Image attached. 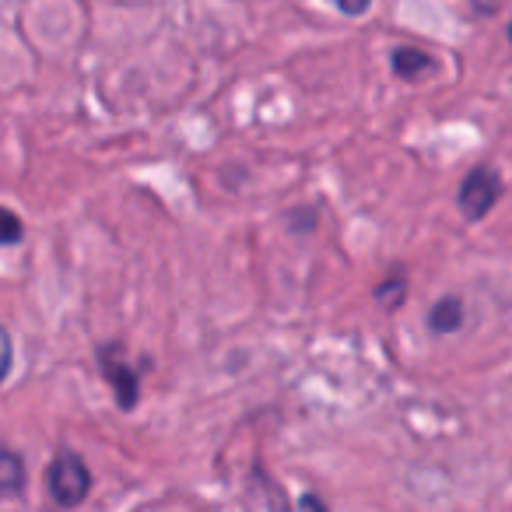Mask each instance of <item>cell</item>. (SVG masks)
Segmentation results:
<instances>
[{
    "instance_id": "1",
    "label": "cell",
    "mask_w": 512,
    "mask_h": 512,
    "mask_svg": "<svg viewBox=\"0 0 512 512\" xmlns=\"http://www.w3.org/2000/svg\"><path fill=\"white\" fill-rule=\"evenodd\" d=\"M46 488H50L53 502L64 505V509H74L92 491V470L78 453H60L46 467Z\"/></svg>"
},
{
    "instance_id": "2",
    "label": "cell",
    "mask_w": 512,
    "mask_h": 512,
    "mask_svg": "<svg viewBox=\"0 0 512 512\" xmlns=\"http://www.w3.org/2000/svg\"><path fill=\"white\" fill-rule=\"evenodd\" d=\"M502 197V176H498L491 165H477V169L467 172V179L460 183V193H456V204H460L463 218L467 221H481L491 214V207Z\"/></svg>"
},
{
    "instance_id": "3",
    "label": "cell",
    "mask_w": 512,
    "mask_h": 512,
    "mask_svg": "<svg viewBox=\"0 0 512 512\" xmlns=\"http://www.w3.org/2000/svg\"><path fill=\"white\" fill-rule=\"evenodd\" d=\"M99 365H102V376L113 383L120 407H123V411H130V407L137 404V397H141V379H137V372L123 362L120 344H102V348H99Z\"/></svg>"
},
{
    "instance_id": "4",
    "label": "cell",
    "mask_w": 512,
    "mask_h": 512,
    "mask_svg": "<svg viewBox=\"0 0 512 512\" xmlns=\"http://www.w3.org/2000/svg\"><path fill=\"white\" fill-rule=\"evenodd\" d=\"M390 64H393V74H397V78L414 81V78H421V74L432 71L435 60L428 57L425 50H418V46H397L393 57H390Z\"/></svg>"
},
{
    "instance_id": "5",
    "label": "cell",
    "mask_w": 512,
    "mask_h": 512,
    "mask_svg": "<svg viewBox=\"0 0 512 512\" xmlns=\"http://www.w3.org/2000/svg\"><path fill=\"white\" fill-rule=\"evenodd\" d=\"M428 327H432L435 334H456V330L463 327V302L456 299V295L439 299L428 309Z\"/></svg>"
},
{
    "instance_id": "6",
    "label": "cell",
    "mask_w": 512,
    "mask_h": 512,
    "mask_svg": "<svg viewBox=\"0 0 512 512\" xmlns=\"http://www.w3.org/2000/svg\"><path fill=\"white\" fill-rule=\"evenodd\" d=\"M25 491V463L11 449H0V498H15Z\"/></svg>"
},
{
    "instance_id": "7",
    "label": "cell",
    "mask_w": 512,
    "mask_h": 512,
    "mask_svg": "<svg viewBox=\"0 0 512 512\" xmlns=\"http://www.w3.org/2000/svg\"><path fill=\"white\" fill-rule=\"evenodd\" d=\"M22 232V218L15 211H8V207H0V246H15L22 239Z\"/></svg>"
},
{
    "instance_id": "8",
    "label": "cell",
    "mask_w": 512,
    "mask_h": 512,
    "mask_svg": "<svg viewBox=\"0 0 512 512\" xmlns=\"http://www.w3.org/2000/svg\"><path fill=\"white\" fill-rule=\"evenodd\" d=\"M376 299L383 302V306L397 309L400 302L407 299V281H404V278H390V281H383V285L376 288Z\"/></svg>"
},
{
    "instance_id": "9",
    "label": "cell",
    "mask_w": 512,
    "mask_h": 512,
    "mask_svg": "<svg viewBox=\"0 0 512 512\" xmlns=\"http://www.w3.org/2000/svg\"><path fill=\"white\" fill-rule=\"evenodd\" d=\"M11 362H15V348H11V334H8V327H0V386H4V379H8Z\"/></svg>"
},
{
    "instance_id": "10",
    "label": "cell",
    "mask_w": 512,
    "mask_h": 512,
    "mask_svg": "<svg viewBox=\"0 0 512 512\" xmlns=\"http://www.w3.org/2000/svg\"><path fill=\"white\" fill-rule=\"evenodd\" d=\"M369 4H372V0H337V8H341L344 15H351V18L365 15V11H369Z\"/></svg>"
},
{
    "instance_id": "11",
    "label": "cell",
    "mask_w": 512,
    "mask_h": 512,
    "mask_svg": "<svg viewBox=\"0 0 512 512\" xmlns=\"http://www.w3.org/2000/svg\"><path fill=\"white\" fill-rule=\"evenodd\" d=\"M299 505H302V509H327V502H323V498H316V495H302Z\"/></svg>"
},
{
    "instance_id": "12",
    "label": "cell",
    "mask_w": 512,
    "mask_h": 512,
    "mask_svg": "<svg viewBox=\"0 0 512 512\" xmlns=\"http://www.w3.org/2000/svg\"><path fill=\"white\" fill-rule=\"evenodd\" d=\"M509 43H512V22H509Z\"/></svg>"
}]
</instances>
